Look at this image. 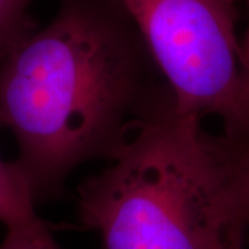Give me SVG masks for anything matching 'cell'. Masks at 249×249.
Segmentation results:
<instances>
[{"instance_id": "4", "label": "cell", "mask_w": 249, "mask_h": 249, "mask_svg": "<svg viewBox=\"0 0 249 249\" xmlns=\"http://www.w3.org/2000/svg\"><path fill=\"white\" fill-rule=\"evenodd\" d=\"M217 187L213 217L231 249H242L249 231V140L211 134Z\"/></svg>"}, {"instance_id": "7", "label": "cell", "mask_w": 249, "mask_h": 249, "mask_svg": "<svg viewBox=\"0 0 249 249\" xmlns=\"http://www.w3.org/2000/svg\"><path fill=\"white\" fill-rule=\"evenodd\" d=\"M0 249H61L54 240L47 223L36 216L24 223L7 227Z\"/></svg>"}, {"instance_id": "6", "label": "cell", "mask_w": 249, "mask_h": 249, "mask_svg": "<svg viewBox=\"0 0 249 249\" xmlns=\"http://www.w3.org/2000/svg\"><path fill=\"white\" fill-rule=\"evenodd\" d=\"M35 0H0V57L36 27L29 17Z\"/></svg>"}, {"instance_id": "8", "label": "cell", "mask_w": 249, "mask_h": 249, "mask_svg": "<svg viewBox=\"0 0 249 249\" xmlns=\"http://www.w3.org/2000/svg\"><path fill=\"white\" fill-rule=\"evenodd\" d=\"M222 134L229 139L249 140V64L242 68L234 109L229 121L223 124Z\"/></svg>"}, {"instance_id": "9", "label": "cell", "mask_w": 249, "mask_h": 249, "mask_svg": "<svg viewBox=\"0 0 249 249\" xmlns=\"http://www.w3.org/2000/svg\"><path fill=\"white\" fill-rule=\"evenodd\" d=\"M241 3H244L245 9H247V29L244 34L242 39V68H245L249 64V0H241Z\"/></svg>"}, {"instance_id": "2", "label": "cell", "mask_w": 249, "mask_h": 249, "mask_svg": "<svg viewBox=\"0 0 249 249\" xmlns=\"http://www.w3.org/2000/svg\"><path fill=\"white\" fill-rule=\"evenodd\" d=\"M209 133L175 100L78 187V216L104 249H231L213 217Z\"/></svg>"}, {"instance_id": "1", "label": "cell", "mask_w": 249, "mask_h": 249, "mask_svg": "<svg viewBox=\"0 0 249 249\" xmlns=\"http://www.w3.org/2000/svg\"><path fill=\"white\" fill-rule=\"evenodd\" d=\"M173 100L118 0H58L0 57V127L36 204L86 162L112 160Z\"/></svg>"}, {"instance_id": "3", "label": "cell", "mask_w": 249, "mask_h": 249, "mask_svg": "<svg viewBox=\"0 0 249 249\" xmlns=\"http://www.w3.org/2000/svg\"><path fill=\"white\" fill-rule=\"evenodd\" d=\"M168 85L176 107L223 124L231 116L242 73L237 32L241 0H118Z\"/></svg>"}, {"instance_id": "5", "label": "cell", "mask_w": 249, "mask_h": 249, "mask_svg": "<svg viewBox=\"0 0 249 249\" xmlns=\"http://www.w3.org/2000/svg\"><path fill=\"white\" fill-rule=\"evenodd\" d=\"M36 216V202L16 163L0 157V223L10 227Z\"/></svg>"}]
</instances>
